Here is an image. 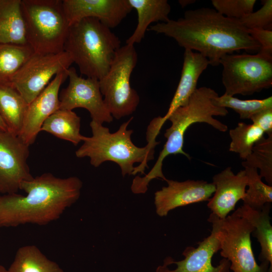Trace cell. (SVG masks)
<instances>
[{"label":"cell","mask_w":272,"mask_h":272,"mask_svg":"<svg viewBox=\"0 0 272 272\" xmlns=\"http://www.w3.org/2000/svg\"><path fill=\"white\" fill-rule=\"evenodd\" d=\"M149 30L173 38L185 49L197 51L213 66L219 65L226 54L241 50L258 52L260 49L239 19L209 8L187 10L183 17L158 23Z\"/></svg>","instance_id":"obj_1"},{"label":"cell","mask_w":272,"mask_h":272,"mask_svg":"<svg viewBox=\"0 0 272 272\" xmlns=\"http://www.w3.org/2000/svg\"><path fill=\"white\" fill-rule=\"evenodd\" d=\"M83 186L77 177H56L45 173L24 181L17 193L0 196V227L25 224L45 225L57 220L79 198Z\"/></svg>","instance_id":"obj_2"},{"label":"cell","mask_w":272,"mask_h":272,"mask_svg":"<svg viewBox=\"0 0 272 272\" xmlns=\"http://www.w3.org/2000/svg\"><path fill=\"white\" fill-rule=\"evenodd\" d=\"M132 119L131 117L122 123L114 132L91 121L92 135L84 137L83 144L75 152L76 157H89L90 164L96 168L106 161L113 162L120 167L123 177L144 174L146 168H149L148 162L154 158L157 145L147 143L145 147H139L133 143V130L127 128Z\"/></svg>","instance_id":"obj_3"},{"label":"cell","mask_w":272,"mask_h":272,"mask_svg":"<svg viewBox=\"0 0 272 272\" xmlns=\"http://www.w3.org/2000/svg\"><path fill=\"white\" fill-rule=\"evenodd\" d=\"M218 96V94L211 88H197L187 103L177 108L169 116L168 120L170 121L171 125L164 133L167 141L157 161L147 174L137 178L138 184L141 188L147 189L150 181L155 178L166 180L163 173L162 166L164 160L168 156L179 154L190 160V156L183 151V147L185 133L192 124L204 122L220 131L225 132L228 130L227 125L213 117L214 116H225L228 114L226 108L214 105L213 99Z\"/></svg>","instance_id":"obj_4"},{"label":"cell","mask_w":272,"mask_h":272,"mask_svg":"<svg viewBox=\"0 0 272 272\" xmlns=\"http://www.w3.org/2000/svg\"><path fill=\"white\" fill-rule=\"evenodd\" d=\"M121 42L99 20L87 18L70 26L64 51L81 74L100 80L108 72Z\"/></svg>","instance_id":"obj_5"},{"label":"cell","mask_w":272,"mask_h":272,"mask_svg":"<svg viewBox=\"0 0 272 272\" xmlns=\"http://www.w3.org/2000/svg\"><path fill=\"white\" fill-rule=\"evenodd\" d=\"M27 43L35 53H58L70 26L61 0H21Z\"/></svg>","instance_id":"obj_6"},{"label":"cell","mask_w":272,"mask_h":272,"mask_svg":"<svg viewBox=\"0 0 272 272\" xmlns=\"http://www.w3.org/2000/svg\"><path fill=\"white\" fill-rule=\"evenodd\" d=\"M138 61L133 45L120 46L114 55L107 74L99 80L104 101L112 116L116 119L132 114L140 99L130 86L131 73Z\"/></svg>","instance_id":"obj_7"},{"label":"cell","mask_w":272,"mask_h":272,"mask_svg":"<svg viewBox=\"0 0 272 272\" xmlns=\"http://www.w3.org/2000/svg\"><path fill=\"white\" fill-rule=\"evenodd\" d=\"M208 221L216 226L220 241V255L230 262L233 272H272L269 264L257 263L251 247L252 224L237 209L224 219L211 213Z\"/></svg>","instance_id":"obj_8"},{"label":"cell","mask_w":272,"mask_h":272,"mask_svg":"<svg viewBox=\"0 0 272 272\" xmlns=\"http://www.w3.org/2000/svg\"><path fill=\"white\" fill-rule=\"evenodd\" d=\"M223 66L224 94L251 95L272 85V58L255 55L227 54L220 61Z\"/></svg>","instance_id":"obj_9"},{"label":"cell","mask_w":272,"mask_h":272,"mask_svg":"<svg viewBox=\"0 0 272 272\" xmlns=\"http://www.w3.org/2000/svg\"><path fill=\"white\" fill-rule=\"evenodd\" d=\"M73 63L65 51L49 54L34 53L17 72L11 84L29 105L44 90L53 77L66 71Z\"/></svg>","instance_id":"obj_10"},{"label":"cell","mask_w":272,"mask_h":272,"mask_svg":"<svg viewBox=\"0 0 272 272\" xmlns=\"http://www.w3.org/2000/svg\"><path fill=\"white\" fill-rule=\"evenodd\" d=\"M67 73L69 83L60 94L59 109L83 108L89 112L92 121L102 124L112 121L113 117L104 101L99 80L82 78L73 67H70Z\"/></svg>","instance_id":"obj_11"},{"label":"cell","mask_w":272,"mask_h":272,"mask_svg":"<svg viewBox=\"0 0 272 272\" xmlns=\"http://www.w3.org/2000/svg\"><path fill=\"white\" fill-rule=\"evenodd\" d=\"M29 147L18 136L0 129L1 193H17L22 182L33 178L27 163Z\"/></svg>","instance_id":"obj_12"},{"label":"cell","mask_w":272,"mask_h":272,"mask_svg":"<svg viewBox=\"0 0 272 272\" xmlns=\"http://www.w3.org/2000/svg\"><path fill=\"white\" fill-rule=\"evenodd\" d=\"M220 247L217 229L212 224L210 235L199 242L196 248L186 247L182 253L184 259L176 261L170 256L167 257L163 264L157 267L156 272H230V262L226 258H222L216 266L212 264L213 256Z\"/></svg>","instance_id":"obj_13"},{"label":"cell","mask_w":272,"mask_h":272,"mask_svg":"<svg viewBox=\"0 0 272 272\" xmlns=\"http://www.w3.org/2000/svg\"><path fill=\"white\" fill-rule=\"evenodd\" d=\"M165 181L167 186L156 191L154 196L156 214L161 217L177 208L208 201L215 191L213 183L202 180Z\"/></svg>","instance_id":"obj_14"},{"label":"cell","mask_w":272,"mask_h":272,"mask_svg":"<svg viewBox=\"0 0 272 272\" xmlns=\"http://www.w3.org/2000/svg\"><path fill=\"white\" fill-rule=\"evenodd\" d=\"M62 7L70 26L94 18L110 29L119 25L132 10L128 0H62Z\"/></svg>","instance_id":"obj_15"},{"label":"cell","mask_w":272,"mask_h":272,"mask_svg":"<svg viewBox=\"0 0 272 272\" xmlns=\"http://www.w3.org/2000/svg\"><path fill=\"white\" fill-rule=\"evenodd\" d=\"M67 70L57 74L44 90L28 105L18 136L28 146L34 143L45 120L59 109L58 92L61 85L68 78Z\"/></svg>","instance_id":"obj_16"},{"label":"cell","mask_w":272,"mask_h":272,"mask_svg":"<svg viewBox=\"0 0 272 272\" xmlns=\"http://www.w3.org/2000/svg\"><path fill=\"white\" fill-rule=\"evenodd\" d=\"M215 186L214 195L207 204L212 213L224 219L234 210L237 202L244 196L247 186V177L244 170L235 174L228 167L213 177Z\"/></svg>","instance_id":"obj_17"},{"label":"cell","mask_w":272,"mask_h":272,"mask_svg":"<svg viewBox=\"0 0 272 272\" xmlns=\"http://www.w3.org/2000/svg\"><path fill=\"white\" fill-rule=\"evenodd\" d=\"M209 64V60L200 53L185 49L180 79L169 109L164 116L154 118L155 124L160 129L177 108L187 103L197 89L200 76Z\"/></svg>","instance_id":"obj_18"},{"label":"cell","mask_w":272,"mask_h":272,"mask_svg":"<svg viewBox=\"0 0 272 272\" xmlns=\"http://www.w3.org/2000/svg\"><path fill=\"white\" fill-rule=\"evenodd\" d=\"M138 14L137 26L126 44L134 45L144 37L146 31L153 22L168 21L171 7L167 0H128Z\"/></svg>","instance_id":"obj_19"},{"label":"cell","mask_w":272,"mask_h":272,"mask_svg":"<svg viewBox=\"0 0 272 272\" xmlns=\"http://www.w3.org/2000/svg\"><path fill=\"white\" fill-rule=\"evenodd\" d=\"M271 203H267L261 210L251 209L243 205L237 209L241 215L249 221L254 228L252 233L261 247L259 256L260 263L272 266V226L269 212Z\"/></svg>","instance_id":"obj_20"},{"label":"cell","mask_w":272,"mask_h":272,"mask_svg":"<svg viewBox=\"0 0 272 272\" xmlns=\"http://www.w3.org/2000/svg\"><path fill=\"white\" fill-rule=\"evenodd\" d=\"M21 0H0V43L28 45Z\"/></svg>","instance_id":"obj_21"},{"label":"cell","mask_w":272,"mask_h":272,"mask_svg":"<svg viewBox=\"0 0 272 272\" xmlns=\"http://www.w3.org/2000/svg\"><path fill=\"white\" fill-rule=\"evenodd\" d=\"M28 104L11 84H0V116L8 131L19 136Z\"/></svg>","instance_id":"obj_22"},{"label":"cell","mask_w":272,"mask_h":272,"mask_svg":"<svg viewBox=\"0 0 272 272\" xmlns=\"http://www.w3.org/2000/svg\"><path fill=\"white\" fill-rule=\"evenodd\" d=\"M81 118L72 110L58 109L43 123L41 131L48 132L76 146L83 141L80 133Z\"/></svg>","instance_id":"obj_23"},{"label":"cell","mask_w":272,"mask_h":272,"mask_svg":"<svg viewBox=\"0 0 272 272\" xmlns=\"http://www.w3.org/2000/svg\"><path fill=\"white\" fill-rule=\"evenodd\" d=\"M7 272H63L55 262L49 259L35 245L19 248Z\"/></svg>","instance_id":"obj_24"},{"label":"cell","mask_w":272,"mask_h":272,"mask_svg":"<svg viewBox=\"0 0 272 272\" xmlns=\"http://www.w3.org/2000/svg\"><path fill=\"white\" fill-rule=\"evenodd\" d=\"M34 53L28 45L0 43V84H11L17 72Z\"/></svg>","instance_id":"obj_25"},{"label":"cell","mask_w":272,"mask_h":272,"mask_svg":"<svg viewBox=\"0 0 272 272\" xmlns=\"http://www.w3.org/2000/svg\"><path fill=\"white\" fill-rule=\"evenodd\" d=\"M264 132L254 124L239 122L229 131L231 142L229 151L238 153L245 159L251 153L255 144L264 137Z\"/></svg>","instance_id":"obj_26"},{"label":"cell","mask_w":272,"mask_h":272,"mask_svg":"<svg viewBox=\"0 0 272 272\" xmlns=\"http://www.w3.org/2000/svg\"><path fill=\"white\" fill-rule=\"evenodd\" d=\"M248 189L242 198L243 205L253 210H261L264 205L272 202V186L263 183L257 169L245 167Z\"/></svg>","instance_id":"obj_27"},{"label":"cell","mask_w":272,"mask_h":272,"mask_svg":"<svg viewBox=\"0 0 272 272\" xmlns=\"http://www.w3.org/2000/svg\"><path fill=\"white\" fill-rule=\"evenodd\" d=\"M244 168L260 170L268 185H272V134L264 136L254 145L251 154L242 162Z\"/></svg>","instance_id":"obj_28"},{"label":"cell","mask_w":272,"mask_h":272,"mask_svg":"<svg viewBox=\"0 0 272 272\" xmlns=\"http://www.w3.org/2000/svg\"><path fill=\"white\" fill-rule=\"evenodd\" d=\"M214 105L230 108L237 113L241 119H249L255 113L272 108V96L263 99L240 100L233 96L223 94L213 99Z\"/></svg>","instance_id":"obj_29"},{"label":"cell","mask_w":272,"mask_h":272,"mask_svg":"<svg viewBox=\"0 0 272 272\" xmlns=\"http://www.w3.org/2000/svg\"><path fill=\"white\" fill-rule=\"evenodd\" d=\"M255 0H212L215 10L225 17L240 19L253 12Z\"/></svg>","instance_id":"obj_30"},{"label":"cell","mask_w":272,"mask_h":272,"mask_svg":"<svg viewBox=\"0 0 272 272\" xmlns=\"http://www.w3.org/2000/svg\"><path fill=\"white\" fill-rule=\"evenodd\" d=\"M262 7L257 11L247 14L239 20L248 30L263 29L271 30L272 1H263Z\"/></svg>","instance_id":"obj_31"},{"label":"cell","mask_w":272,"mask_h":272,"mask_svg":"<svg viewBox=\"0 0 272 272\" xmlns=\"http://www.w3.org/2000/svg\"><path fill=\"white\" fill-rule=\"evenodd\" d=\"M250 35L260 45L258 53L272 58V31L263 29L248 30Z\"/></svg>","instance_id":"obj_32"},{"label":"cell","mask_w":272,"mask_h":272,"mask_svg":"<svg viewBox=\"0 0 272 272\" xmlns=\"http://www.w3.org/2000/svg\"><path fill=\"white\" fill-rule=\"evenodd\" d=\"M250 119L253 124L262 129L264 133L267 135L272 134V108L255 113Z\"/></svg>","instance_id":"obj_33"},{"label":"cell","mask_w":272,"mask_h":272,"mask_svg":"<svg viewBox=\"0 0 272 272\" xmlns=\"http://www.w3.org/2000/svg\"><path fill=\"white\" fill-rule=\"evenodd\" d=\"M195 1H179V3L182 7H185L186 5L193 3Z\"/></svg>","instance_id":"obj_34"},{"label":"cell","mask_w":272,"mask_h":272,"mask_svg":"<svg viewBox=\"0 0 272 272\" xmlns=\"http://www.w3.org/2000/svg\"><path fill=\"white\" fill-rule=\"evenodd\" d=\"M0 129L3 130H8L7 127L3 121V119L0 116Z\"/></svg>","instance_id":"obj_35"},{"label":"cell","mask_w":272,"mask_h":272,"mask_svg":"<svg viewBox=\"0 0 272 272\" xmlns=\"http://www.w3.org/2000/svg\"><path fill=\"white\" fill-rule=\"evenodd\" d=\"M0 272H7V269L4 266L0 265Z\"/></svg>","instance_id":"obj_36"}]
</instances>
